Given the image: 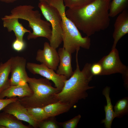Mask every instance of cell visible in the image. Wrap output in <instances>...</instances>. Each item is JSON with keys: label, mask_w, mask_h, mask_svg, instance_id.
<instances>
[{"label": "cell", "mask_w": 128, "mask_h": 128, "mask_svg": "<svg viewBox=\"0 0 128 128\" xmlns=\"http://www.w3.org/2000/svg\"><path fill=\"white\" fill-rule=\"evenodd\" d=\"M13 115L3 112L0 113V128H30Z\"/></svg>", "instance_id": "cell-18"}, {"label": "cell", "mask_w": 128, "mask_h": 128, "mask_svg": "<svg viewBox=\"0 0 128 128\" xmlns=\"http://www.w3.org/2000/svg\"><path fill=\"white\" fill-rule=\"evenodd\" d=\"M40 2L45 1L46 2L47 0H38Z\"/></svg>", "instance_id": "cell-30"}, {"label": "cell", "mask_w": 128, "mask_h": 128, "mask_svg": "<svg viewBox=\"0 0 128 128\" xmlns=\"http://www.w3.org/2000/svg\"><path fill=\"white\" fill-rule=\"evenodd\" d=\"M46 2L55 8L61 16L63 47L72 54L79 50L80 47L89 49L91 44L90 38L87 36L83 37L74 24L66 16L64 0H47Z\"/></svg>", "instance_id": "cell-3"}, {"label": "cell", "mask_w": 128, "mask_h": 128, "mask_svg": "<svg viewBox=\"0 0 128 128\" xmlns=\"http://www.w3.org/2000/svg\"><path fill=\"white\" fill-rule=\"evenodd\" d=\"M26 68L32 73L39 74L51 80L55 87L60 91L62 90L65 81L67 79L64 76L57 74L54 70L42 64L28 62L27 63Z\"/></svg>", "instance_id": "cell-8"}, {"label": "cell", "mask_w": 128, "mask_h": 128, "mask_svg": "<svg viewBox=\"0 0 128 128\" xmlns=\"http://www.w3.org/2000/svg\"><path fill=\"white\" fill-rule=\"evenodd\" d=\"M76 52V68L72 75L65 81L62 90L56 95L58 101L72 106L80 100L86 99L88 96L87 91L95 87L89 85L94 76L91 70V64L86 63L81 71L78 61V52Z\"/></svg>", "instance_id": "cell-2"}, {"label": "cell", "mask_w": 128, "mask_h": 128, "mask_svg": "<svg viewBox=\"0 0 128 128\" xmlns=\"http://www.w3.org/2000/svg\"><path fill=\"white\" fill-rule=\"evenodd\" d=\"M1 19L3 21L4 27L7 28L9 32L13 31L16 39L23 41L24 34L26 32H31L30 30L26 29L19 23L18 18H7L4 17L1 18Z\"/></svg>", "instance_id": "cell-15"}, {"label": "cell", "mask_w": 128, "mask_h": 128, "mask_svg": "<svg viewBox=\"0 0 128 128\" xmlns=\"http://www.w3.org/2000/svg\"><path fill=\"white\" fill-rule=\"evenodd\" d=\"M49 117L39 123L38 127L40 128H58L59 123L55 120Z\"/></svg>", "instance_id": "cell-25"}, {"label": "cell", "mask_w": 128, "mask_h": 128, "mask_svg": "<svg viewBox=\"0 0 128 128\" xmlns=\"http://www.w3.org/2000/svg\"><path fill=\"white\" fill-rule=\"evenodd\" d=\"M18 99L17 97L8 99H0V111L2 110L8 104Z\"/></svg>", "instance_id": "cell-28"}, {"label": "cell", "mask_w": 128, "mask_h": 128, "mask_svg": "<svg viewBox=\"0 0 128 128\" xmlns=\"http://www.w3.org/2000/svg\"><path fill=\"white\" fill-rule=\"evenodd\" d=\"M128 0H112L109 9L110 17H114L126 9Z\"/></svg>", "instance_id": "cell-20"}, {"label": "cell", "mask_w": 128, "mask_h": 128, "mask_svg": "<svg viewBox=\"0 0 128 128\" xmlns=\"http://www.w3.org/2000/svg\"><path fill=\"white\" fill-rule=\"evenodd\" d=\"M34 7L31 5H20L12 9L10 14L4 17L7 18H16L27 21L28 26L32 32L29 33L28 40L36 39L39 37L46 38L50 41L52 35L51 25L48 21L41 18V14L38 10H34Z\"/></svg>", "instance_id": "cell-5"}, {"label": "cell", "mask_w": 128, "mask_h": 128, "mask_svg": "<svg viewBox=\"0 0 128 128\" xmlns=\"http://www.w3.org/2000/svg\"><path fill=\"white\" fill-rule=\"evenodd\" d=\"M26 46L24 41L17 39L15 40L12 44V47L13 49L17 52H20L25 49Z\"/></svg>", "instance_id": "cell-26"}, {"label": "cell", "mask_w": 128, "mask_h": 128, "mask_svg": "<svg viewBox=\"0 0 128 128\" xmlns=\"http://www.w3.org/2000/svg\"><path fill=\"white\" fill-rule=\"evenodd\" d=\"M91 70L93 75H100L102 71L101 65L98 62L91 64Z\"/></svg>", "instance_id": "cell-27"}, {"label": "cell", "mask_w": 128, "mask_h": 128, "mask_svg": "<svg viewBox=\"0 0 128 128\" xmlns=\"http://www.w3.org/2000/svg\"><path fill=\"white\" fill-rule=\"evenodd\" d=\"M113 34L114 42L112 49L115 48L119 41L128 33V10L126 9L120 13L114 24Z\"/></svg>", "instance_id": "cell-12"}, {"label": "cell", "mask_w": 128, "mask_h": 128, "mask_svg": "<svg viewBox=\"0 0 128 128\" xmlns=\"http://www.w3.org/2000/svg\"><path fill=\"white\" fill-rule=\"evenodd\" d=\"M73 106L70 104L59 101L42 108L48 117H53L68 111Z\"/></svg>", "instance_id": "cell-17"}, {"label": "cell", "mask_w": 128, "mask_h": 128, "mask_svg": "<svg viewBox=\"0 0 128 128\" xmlns=\"http://www.w3.org/2000/svg\"><path fill=\"white\" fill-rule=\"evenodd\" d=\"M10 59L11 85H18L27 83L29 77L26 70L27 63L26 59L19 56L13 57Z\"/></svg>", "instance_id": "cell-9"}, {"label": "cell", "mask_w": 128, "mask_h": 128, "mask_svg": "<svg viewBox=\"0 0 128 128\" xmlns=\"http://www.w3.org/2000/svg\"><path fill=\"white\" fill-rule=\"evenodd\" d=\"M36 59L37 61L54 71L57 69L59 62L56 49L51 46L47 42L44 43L43 50H38Z\"/></svg>", "instance_id": "cell-10"}, {"label": "cell", "mask_w": 128, "mask_h": 128, "mask_svg": "<svg viewBox=\"0 0 128 128\" xmlns=\"http://www.w3.org/2000/svg\"><path fill=\"white\" fill-rule=\"evenodd\" d=\"M50 80L45 78L28 77L27 83L32 91L30 96L17 97L20 103L26 108H43L58 101L56 95L60 91L54 87Z\"/></svg>", "instance_id": "cell-4"}, {"label": "cell", "mask_w": 128, "mask_h": 128, "mask_svg": "<svg viewBox=\"0 0 128 128\" xmlns=\"http://www.w3.org/2000/svg\"><path fill=\"white\" fill-rule=\"evenodd\" d=\"M32 91L27 83L18 85H10L0 93V99L17 97H22L30 96Z\"/></svg>", "instance_id": "cell-14"}, {"label": "cell", "mask_w": 128, "mask_h": 128, "mask_svg": "<svg viewBox=\"0 0 128 128\" xmlns=\"http://www.w3.org/2000/svg\"><path fill=\"white\" fill-rule=\"evenodd\" d=\"M110 87L108 86L105 87L103 90L102 94L105 96L106 101V105L104 106L105 117L101 121V123H104L106 128H111L113 121L115 118L113 110V106L111 103L110 97Z\"/></svg>", "instance_id": "cell-16"}, {"label": "cell", "mask_w": 128, "mask_h": 128, "mask_svg": "<svg viewBox=\"0 0 128 128\" xmlns=\"http://www.w3.org/2000/svg\"><path fill=\"white\" fill-rule=\"evenodd\" d=\"M98 62L101 65L102 71L100 75H108L116 73L122 74L125 86H128V68L121 62L117 49H112L107 55Z\"/></svg>", "instance_id": "cell-7"}, {"label": "cell", "mask_w": 128, "mask_h": 128, "mask_svg": "<svg viewBox=\"0 0 128 128\" xmlns=\"http://www.w3.org/2000/svg\"><path fill=\"white\" fill-rule=\"evenodd\" d=\"M38 7L44 17L50 24L52 35L49 41L50 44L56 49L63 41L62 22L61 16L55 8L46 2H40Z\"/></svg>", "instance_id": "cell-6"}, {"label": "cell", "mask_w": 128, "mask_h": 128, "mask_svg": "<svg viewBox=\"0 0 128 128\" xmlns=\"http://www.w3.org/2000/svg\"><path fill=\"white\" fill-rule=\"evenodd\" d=\"M96 0H64L65 6L70 9L80 8Z\"/></svg>", "instance_id": "cell-23"}, {"label": "cell", "mask_w": 128, "mask_h": 128, "mask_svg": "<svg viewBox=\"0 0 128 128\" xmlns=\"http://www.w3.org/2000/svg\"><path fill=\"white\" fill-rule=\"evenodd\" d=\"M1 1L7 3H13L17 0H0Z\"/></svg>", "instance_id": "cell-29"}, {"label": "cell", "mask_w": 128, "mask_h": 128, "mask_svg": "<svg viewBox=\"0 0 128 128\" xmlns=\"http://www.w3.org/2000/svg\"><path fill=\"white\" fill-rule=\"evenodd\" d=\"M81 118V115L79 114L68 120L59 123V124L63 128H76Z\"/></svg>", "instance_id": "cell-24"}, {"label": "cell", "mask_w": 128, "mask_h": 128, "mask_svg": "<svg viewBox=\"0 0 128 128\" xmlns=\"http://www.w3.org/2000/svg\"><path fill=\"white\" fill-rule=\"evenodd\" d=\"M2 110L13 115L20 120L28 123L34 128L38 127L39 123L28 113L27 108L18 99L8 104Z\"/></svg>", "instance_id": "cell-11"}, {"label": "cell", "mask_w": 128, "mask_h": 128, "mask_svg": "<svg viewBox=\"0 0 128 128\" xmlns=\"http://www.w3.org/2000/svg\"><path fill=\"white\" fill-rule=\"evenodd\" d=\"M111 0H96L80 8H69L65 15L78 29L89 37L109 27Z\"/></svg>", "instance_id": "cell-1"}, {"label": "cell", "mask_w": 128, "mask_h": 128, "mask_svg": "<svg viewBox=\"0 0 128 128\" xmlns=\"http://www.w3.org/2000/svg\"><path fill=\"white\" fill-rule=\"evenodd\" d=\"M10 65V59L4 63L0 64V93L11 85L9 78Z\"/></svg>", "instance_id": "cell-19"}, {"label": "cell", "mask_w": 128, "mask_h": 128, "mask_svg": "<svg viewBox=\"0 0 128 128\" xmlns=\"http://www.w3.org/2000/svg\"><path fill=\"white\" fill-rule=\"evenodd\" d=\"M114 118H120L128 112V98L125 97L118 100L114 107Z\"/></svg>", "instance_id": "cell-21"}, {"label": "cell", "mask_w": 128, "mask_h": 128, "mask_svg": "<svg viewBox=\"0 0 128 128\" xmlns=\"http://www.w3.org/2000/svg\"><path fill=\"white\" fill-rule=\"evenodd\" d=\"M26 108L28 113L39 123L49 118L42 108L36 107Z\"/></svg>", "instance_id": "cell-22"}, {"label": "cell", "mask_w": 128, "mask_h": 128, "mask_svg": "<svg viewBox=\"0 0 128 128\" xmlns=\"http://www.w3.org/2000/svg\"><path fill=\"white\" fill-rule=\"evenodd\" d=\"M57 51L59 62L56 73L58 74L64 75L68 79L73 72L71 64L72 54L63 47L59 48Z\"/></svg>", "instance_id": "cell-13"}]
</instances>
